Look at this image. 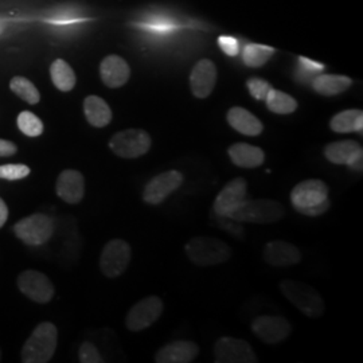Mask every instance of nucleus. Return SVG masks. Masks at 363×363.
<instances>
[{"instance_id": "f257e3e1", "label": "nucleus", "mask_w": 363, "mask_h": 363, "mask_svg": "<svg viewBox=\"0 0 363 363\" xmlns=\"http://www.w3.org/2000/svg\"><path fill=\"white\" fill-rule=\"evenodd\" d=\"M291 202L298 213L307 217H318L330 208L328 187L320 179L300 182L291 191Z\"/></svg>"}, {"instance_id": "f03ea898", "label": "nucleus", "mask_w": 363, "mask_h": 363, "mask_svg": "<svg viewBox=\"0 0 363 363\" xmlns=\"http://www.w3.org/2000/svg\"><path fill=\"white\" fill-rule=\"evenodd\" d=\"M58 343V330L50 322L35 327L22 349V362L48 363L52 361Z\"/></svg>"}, {"instance_id": "7ed1b4c3", "label": "nucleus", "mask_w": 363, "mask_h": 363, "mask_svg": "<svg viewBox=\"0 0 363 363\" xmlns=\"http://www.w3.org/2000/svg\"><path fill=\"white\" fill-rule=\"evenodd\" d=\"M184 252L190 261L198 267H211L223 264L232 257V249L226 242L211 237H194L186 247Z\"/></svg>"}, {"instance_id": "20e7f679", "label": "nucleus", "mask_w": 363, "mask_h": 363, "mask_svg": "<svg viewBox=\"0 0 363 363\" xmlns=\"http://www.w3.org/2000/svg\"><path fill=\"white\" fill-rule=\"evenodd\" d=\"M280 289L283 295L307 318L316 319L323 315L325 310V301L319 292L311 286L286 279L280 283Z\"/></svg>"}, {"instance_id": "39448f33", "label": "nucleus", "mask_w": 363, "mask_h": 363, "mask_svg": "<svg viewBox=\"0 0 363 363\" xmlns=\"http://www.w3.org/2000/svg\"><path fill=\"white\" fill-rule=\"evenodd\" d=\"M284 208L272 199H244L229 214L230 218L247 223H273L281 220Z\"/></svg>"}, {"instance_id": "423d86ee", "label": "nucleus", "mask_w": 363, "mask_h": 363, "mask_svg": "<svg viewBox=\"0 0 363 363\" xmlns=\"http://www.w3.org/2000/svg\"><path fill=\"white\" fill-rule=\"evenodd\" d=\"M15 235L30 247L46 244L54 234V222L46 214L37 213L18 220L13 225Z\"/></svg>"}, {"instance_id": "0eeeda50", "label": "nucleus", "mask_w": 363, "mask_h": 363, "mask_svg": "<svg viewBox=\"0 0 363 363\" xmlns=\"http://www.w3.org/2000/svg\"><path fill=\"white\" fill-rule=\"evenodd\" d=\"M151 136L147 130H120L109 140V148L118 157L135 159L143 156L151 148Z\"/></svg>"}, {"instance_id": "6e6552de", "label": "nucleus", "mask_w": 363, "mask_h": 363, "mask_svg": "<svg viewBox=\"0 0 363 363\" xmlns=\"http://www.w3.org/2000/svg\"><path fill=\"white\" fill-rule=\"evenodd\" d=\"M132 257L130 245L120 238L111 240L105 245L100 256V269L104 276L115 279L125 272Z\"/></svg>"}, {"instance_id": "1a4fd4ad", "label": "nucleus", "mask_w": 363, "mask_h": 363, "mask_svg": "<svg viewBox=\"0 0 363 363\" xmlns=\"http://www.w3.org/2000/svg\"><path fill=\"white\" fill-rule=\"evenodd\" d=\"M16 284L25 296L39 304L49 303L55 294L52 280L45 273L34 269H27L21 273Z\"/></svg>"}, {"instance_id": "9d476101", "label": "nucleus", "mask_w": 363, "mask_h": 363, "mask_svg": "<svg viewBox=\"0 0 363 363\" xmlns=\"http://www.w3.org/2000/svg\"><path fill=\"white\" fill-rule=\"evenodd\" d=\"M164 304L157 296H148L136 303L125 318V325L130 331L138 333L151 327L163 313Z\"/></svg>"}, {"instance_id": "9b49d317", "label": "nucleus", "mask_w": 363, "mask_h": 363, "mask_svg": "<svg viewBox=\"0 0 363 363\" xmlns=\"http://www.w3.org/2000/svg\"><path fill=\"white\" fill-rule=\"evenodd\" d=\"M214 357L217 363H257L259 358L252 346L232 337H222L214 345Z\"/></svg>"}, {"instance_id": "f8f14e48", "label": "nucleus", "mask_w": 363, "mask_h": 363, "mask_svg": "<svg viewBox=\"0 0 363 363\" xmlns=\"http://www.w3.org/2000/svg\"><path fill=\"white\" fill-rule=\"evenodd\" d=\"M184 182V177L179 171L171 169L156 175L147 183L143 191V199L148 205H160L169 194L178 190Z\"/></svg>"}, {"instance_id": "ddd939ff", "label": "nucleus", "mask_w": 363, "mask_h": 363, "mask_svg": "<svg viewBox=\"0 0 363 363\" xmlns=\"http://www.w3.org/2000/svg\"><path fill=\"white\" fill-rule=\"evenodd\" d=\"M252 331L264 343L277 345L291 335L292 325L289 320L281 316L261 315L253 320Z\"/></svg>"}, {"instance_id": "4468645a", "label": "nucleus", "mask_w": 363, "mask_h": 363, "mask_svg": "<svg viewBox=\"0 0 363 363\" xmlns=\"http://www.w3.org/2000/svg\"><path fill=\"white\" fill-rule=\"evenodd\" d=\"M247 183L244 178H235L229 182L217 195L214 201V213L217 216L229 217V214L237 208L247 196Z\"/></svg>"}, {"instance_id": "2eb2a0df", "label": "nucleus", "mask_w": 363, "mask_h": 363, "mask_svg": "<svg viewBox=\"0 0 363 363\" xmlns=\"http://www.w3.org/2000/svg\"><path fill=\"white\" fill-rule=\"evenodd\" d=\"M55 193L66 203L77 205L85 195L84 175L76 169H65L55 183Z\"/></svg>"}, {"instance_id": "dca6fc26", "label": "nucleus", "mask_w": 363, "mask_h": 363, "mask_svg": "<svg viewBox=\"0 0 363 363\" xmlns=\"http://www.w3.org/2000/svg\"><path fill=\"white\" fill-rule=\"evenodd\" d=\"M217 67L210 60H201L190 74V88L196 99H206L216 86Z\"/></svg>"}, {"instance_id": "f3484780", "label": "nucleus", "mask_w": 363, "mask_h": 363, "mask_svg": "<svg viewBox=\"0 0 363 363\" xmlns=\"http://www.w3.org/2000/svg\"><path fill=\"white\" fill-rule=\"evenodd\" d=\"M262 257L272 267H291L298 264L303 259V255L298 247L279 240L265 245Z\"/></svg>"}, {"instance_id": "a211bd4d", "label": "nucleus", "mask_w": 363, "mask_h": 363, "mask_svg": "<svg viewBox=\"0 0 363 363\" xmlns=\"http://www.w3.org/2000/svg\"><path fill=\"white\" fill-rule=\"evenodd\" d=\"M199 354V346L189 340H175L157 351L156 363H190Z\"/></svg>"}, {"instance_id": "6ab92c4d", "label": "nucleus", "mask_w": 363, "mask_h": 363, "mask_svg": "<svg viewBox=\"0 0 363 363\" xmlns=\"http://www.w3.org/2000/svg\"><path fill=\"white\" fill-rule=\"evenodd\" d=\"M100 76L108 88H120L130 79V65L118 55H108L100 65Z\"/></svg>"}, {"instance_id": "aec40b11", "label": "nucleus", "mask_w": 363, "mask_h": 363, "mask_svg": "<svg viewBox=\"0 0 363 363\" xmlns=\"http://www.w3.org/2000/svg\"><path fill=\"white\" fill-rule=\"evenodd\" d=\"M228 154L237 167L256 169L265 160V152L256 145L247 143H235L229 147Z\"/></svg>"}, {"instance_id": "412c9836", "label": "nucleus", "mask_w": 363, "mask_h": 363, "mask_svg": "<svg viewBox=\"0 0 363 363\" xmlns=\"http://www.w3.org/2000/svg\"><path fill=\"white\" fill-rule=\"evenodd\" d=\"M226 118L233 130L245 136H259L264 130V125L259 118L241 106L232 108Z\"/></svg>"}, {"instance_id": "4be33fe9", "label": "nucleus", "mask_w": 363, "mask_h": 363, "mask_svg": "<svg viewBox=\"0 0 363 363\" xmlns=\"http://www.w3.org/2000/svg\"><path fill=\"white\" fill-rule=\"evenodd\" d=\"M84 113L88 123L96 128H104L112 120L109 105L99 96H88L84 101Z\"/></svg>"}, {"instance_id": "5701e85b", "label": "nucleus", "mask_w": 363, "mask_h": 363, "mask_svg": "<svg viewBox=\"0 0 363 363\" xmlns=\"http://www.w3.org/2000/svg\"><path fill=\"white\" fill-rule=\"evenodd\" d=\"M352 81L346 76H335V74H320L312 79L313 91H318L322 96H337L347 91Z\"/></svg>"}, {"instance_id": "b1692460", "label": "nucleus", "mask_w": 363, "mask_h": 363, "mask_svg": "<svg viewBox=\"0 0 363 363\" xmlns=\"http://www.w3.org/2000/svg\"><path fill=\"white\" fill-rule=\"evenodd\" d=\"M330 128L337 133H351L363 130V112L359 109H347L331 118Z\"/></svg>"}, {"instance_id": "393cba45", "label": "nucleus", "mask_w": 363, "mask_h": 363, "mask_svg": "<svg viewBox=\"0 0 363 363\" xmlns=\"http://www.w3.org/2000/svg\"><path fill=\"white\" fill-rule=\"evenodd\" d=\"M50 76L54 86L61 91H72L77 82L76 73L64 60H55L52 62L50 66Z\"/></svg>"}, {"instance_id": "a878e982", "label": "nucleus", "mask_w": 363, "mask_h": 363, "mask_svg": "<svg viewBox=\"0 0 363 363\" xmlns=\"http://www.w3.org/2000/svg\"><path fill=\"white\" fill-rule=\"evenodd\" d=\"M361 145L354 140H340L327 144L325 148V159L334 164H346L350 156Z\"/></svg>"}, {"instance_id": "bb28decb", "label": "nucleus", "mask_w": 363, "mask_h": 363, "mask_svg": "<svg viewBox=\"0 0 363 363\" xmlns=\"http://www.w3.org/2000/svg\"><path fill=\"white\" fill-rule=\"evenodd\" d=\"M265 101L268 109L277 115H289L298 109V101L292 96L276 89L268 93Z\"/></svg>"}, {"instance_id": "cd10ccee", "label": "nucleus", "mask_w": 363, "mask_h": 363, "mask_svg": "<svg viewBox=\"0 0 363 363\" xmlns=\"http://www.w3.org/2000/svg\"><path fill=\"white\" fill-rule=\"evenodd\" d=\"M10 89L21 97L23 101H26L27 104L35 105L38 104L40 100V94L38 89L35 88V85L25 77H13L10 82Z\"/></svg>"}, {"instance_id": "c85d7f7f", "label": "nucleus", "mask_w": 363, "mask_h": 363, "mask_svg": "<svg viewBox=\"0 0 363 363\" xmlns=\"http://www.w3.org/2000/svg\"><path fill=\"white\" fill-rule=\"evenodd\" d=\"M274 49L269 46H264V45H247L242 54L244 62L249 67H259V66L265 65L269 58L272 57Z\"/></svg>"}, {"instance_id": "c756f323", "label": "nucleus", "mask_w": 363, "mask_h": 363, "mask_svg": "<svg viewBox=\"0 0 363 363\" xmlns=\"http://www.w3.org/2000/svg\"><path fill=\"white\" fill-rule=\"evenodd\" d=\"M18 128L30 138H37L43 133V123L37 115L30 111H23L18 116Z\"/></svg>"}, {"instance_id": "7c9ffc66", "label": "nucleus", "mask_w": 363, "mask_h": 363, "mask_svg": "<svg viewBox=\"0 0 363 363\" xmlns=\"http://www.w3.org/2000/svg\"><path fill=\"white\" fill-rule=\"evenodd\" d=\"M31 169L26 164H3L0 166V179L19 181L30 175Z\"/></svg>"}, {"instance_id": "2f4dec72", "label": "nucleus", "mask_w": 363, "mask_h": 363, "mask_svg": "<svg viewBox=\"0 0 363 363\" xmlns=\"http://www.w3.org/2000/svg\"><path fill=\"white\" fill-rule=\"evenodd\" d=\"M247 91L252 94V97H255L257 101H262L267 99L268 93L272 91V85L262 79V78H250L247 82Z\"/></svg>"}, {"instance_id": "473e14b6", "label": "nucleus", "mask_w": 363, "mask_h": 363, "mask_svg": "<svg viewBox=\"0 0 363 363\" xmlns=\"http://www.w3.org/2000/svg\"><path fill=\"white\" fill-rule=\"evenodd\" d=\"M78 359L81 363H103L104 359L101 358L97 347L91 342H84L78 350Z\"/></svg>"}, {"instance_id": "72a5a7b5", "label": "nucleus", "mask_w": 363, "mask_h": 363, "mask_svg": "<svg viewBox=\"0 0 363 363\" xmlns=\"http://www.w3.org/2000/svg\"><path fill=\"white\" fill-rule=\"evenodd\" d=\"M217 218H218V225L225 232L232 234V235L237 237V238H242L244 237V228L240 225L241 222L233 220L230 217H225V216H217Z\"/></svg>"}, {"instance_id": "f704fd0d", "label": "nucleus", "mask_w": 363, "mask_h": 363, "mask_svg": "<svg viewBox=\"0 0 363 363\" xmlns=\"http://www.w3.org/2000/svg\"><path fill=\"white\" fill-rule=\"evenodd\" d=\"M218 45H220L222 52L230 57L237 55L240 52V45H238V40L233 38V37H220L218 38Z\"/></svg>"}, {"instance_id": "c9c22d12", "label": "nucleus", "mask_w": 363, "mask_h": 363, "mask_svg": "<svg viewBox=\"0 0 363 363\" xmlns=\"http://www.w3.org/2000/svg\"><path fill=\"white\" fill-rule=\"evenodd\" d=\"M346 166H349L351 169L354 171H362L363 169V150L362 147H359L352 155L350 156V159L347 160Z\"/></svg>"}, {"instance_id": "e433bc0d", "label": "nucleus", "mask_w": 363, "mask_h": 363, "mask_svg": "<svg viewBox=\"0 0 363 363\" xmlns=\"http://www.w3.org/2000/svg\"><path fill=\"white\" fill-rule=\"evenodd\" d=\"M298 61H300V66H301L303 69H306V70H308V72H311V73H315V74H318L319 72H322V70L325 69L323 64L315 62V61H311V60L304 58V57H300Z\"/></svg>"}, {"instance_id": "4c0bfd02", "label": "nucleus", "mask_w": 363, "mask_h": 363, "mask_svg": "<svg viewBox=\"0 0 363 363\" xmlns=\"http://www.w3.org/2000/svg\"><path fill=\"white\" fill-rule=\"evenodd\" d=\"M16 151H18V147H16L13 142L0 139V156H1V157L15 155Z\"/></svg>"}, {"instance_id": "58836bf2", "label": "nucleus", "mask_w": 363, "mask_h": 363, "mask_svg": "<svg viewBox=\"0 0 363 363\" xmlns=\"http://www.w3.org/2000/svg\"><path fill=\"white\" fill-rule=\"evenodd\" d=\"M9 220V208L6 202L0 198V228L4 226V223Z\"/></svg>"}, {"instance_id": "ea45409f", "label": "nucleus", "mask_w": 363, "mask_h": 363, "mask_svg": "<svg viewBox=\"0 0 363 363\" xmlns=\"http://www.w3.org/2000/svg\"><path fill=\"white\" fill-rule=\"evenodd\" d=\"M3 28H4V22L0 19V34L3 33Z\"/></svg>"}, {"instance_id": "a19ab883", "label": "nucleus", "mask_w": 363, "mask_h": 363, "mask_svg": "<svg viewBox=\"0 0 363 363\" xmlns=\"http://www.w3.org/2000/svg\"><path fill=\"white\" fill-rule=\"evenodd\" d=\"M0 361H1V350H0Z\"/></svg>"}]
</instances>
